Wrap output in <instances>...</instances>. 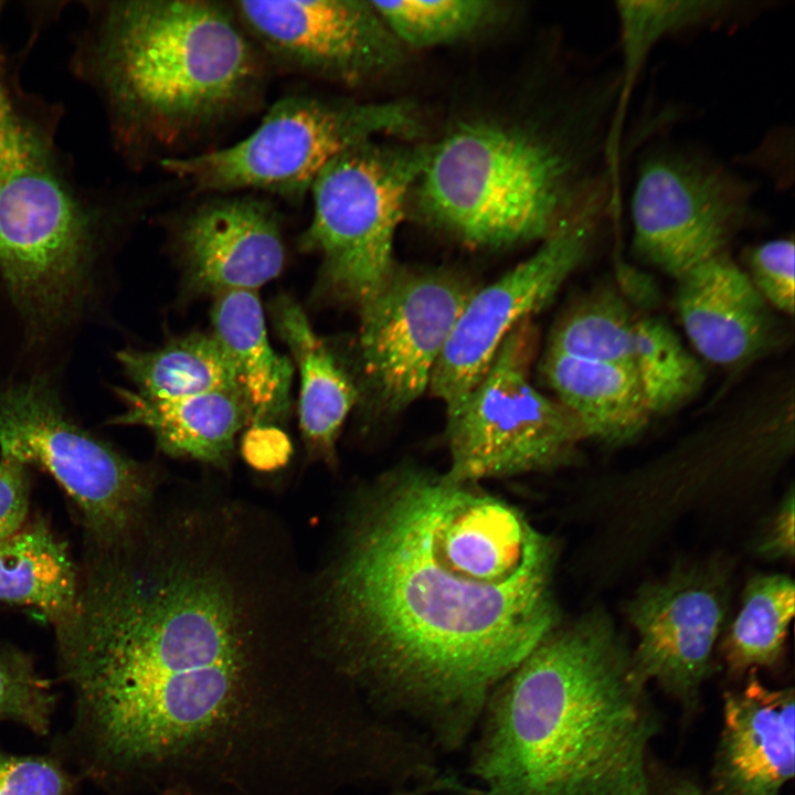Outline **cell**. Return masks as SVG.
<instances>
[{"label": "cell", "mask_w": 795, "mask_h": 795, "mask_svg": "<svg viewBox=\"0 0 795 795\" xmlns=\"http://www.w3.org/2000/svg\"><path fill=\"white\" fill-rule=\"evenodd\" d=\"M97 777L156 795H337L381 725L306 617L225 575L157 576L113 604L65 666Z\"/></svg>", "instance_id": "1"}, {"label": "cell", "mask_w": 795, "mask_h": 795, "mask_svg": "<svg viewBox=\"0 0 795 795\" xmlns=\"http://www.w3.org/2000/svg\"><path fill=\"white\" fill-rule=\"evenodd\" d=\"M555 556L478 484L394 469L354 497L307 586L316 643L375 713L457 751L497 685L560 625Z\"/></svg>", "instance_id": "2"}, {"label": "cell", "mask_w": 795, "mask_h": 795, "mask_svg": "<svg viewBox=\"0 0 795 795\" xmlns=\"http://www.w3.org/2000/svg\"><path fill=\"white\" fill-rule=\"evenodd\" d=\"M647 686L602 610L556 626L488 697L457 795H653Z\"/></svg>", "instance_id": "3"}, {"label": "cell", "mask_w": 795, "mask_h": 795, "mask_svg": "<svg viewBox=\"0 0 795 795\" xmlns=\"http://www.w3.org/2000/svg\"><path fill=\"white\" fill-rule=\"evenodd\" d=\"M71 73L98 97L116 152L137 168L230 120L265 84V56L231 3L78 1Z\"/></svg>", "instance_id": "4"}, {"label": "cell", "mask_w": 795, "mask_h": 795, "mask_svg": "<svg viewBox=\"0 0 795 795\" xmlns=\"http://www.w3.org/2000/svg\"><path fill=\"white\" fill-rule=\"evenodd\" d=\"M621 78L605 67L554 123L460 124L428 146L412 189L431 225L475 247L542 241L619 190Z\"/></svg>", "instance_id": "5"}, {"label": "cell", "mask_w": 795, "mask_h": 795, "mask_svg": "<svg viewBox=\"0 0 795 795\" xmlns=\"http://www.w3.org/2000/svg\"><path fill=\"white\" fill-rule=\"evenodd\" d=\"M49 25L33 18L14 52L0 36V272L18 308L46 324L77 303L109 233L149 203L132 187L82 183L57 142L63 104L23 85L22 67Z\"/></svg>", "instance_id": "6"}, {"label": "cell", "mask_w": 795, "mask_h": 795, "mask_svg": "<svg viewBox=\"0 0 795 795\" xmlns=\"http://www.w3.org/2000/svg\"><path fill=\"white\" fill-rule=\"evenodd\" d=\"M415 108L406 102L356 103L309 95L278 99L247 137L229 147L160 166L198 192H269L299 201L338 155L383 136L414 138Z\"/></svg>", "instance_id": "7"}, {"label": "cell", "mask_w": 795, "mask_h": 795, "mask_svg": "<svg viewBox=\"0 0 795 795\" xmlns=\"http://www.w3.org/2000/svg\"><path fill=\"white\" fill-rule=\"evenodd\" d=\"M357 145L335 157L311 188L312 218L300 246L321 258L318 292L358 312L394 268V237L428 146Z\"/></svg>", "instance_id": "8"}, {"label": "cell", "mask_w": 795, "mask_h": 795, "mask_svg": "<svg viewBox=\"0 0 795 795\" xmlns=\"http://www.w3.org/2000/svg\"><path fill=\"white\" fill-rule=\"evenodd\" d=\"M0 455L59 483L80 511L84 541L121 539L156 505L157 470L77 425L44 381L0 384Z\"/></svg>", "instance_id": "9"}, {"label": "cell", "mask_w": 795, "mask_h": 795, "mask_svg": "<svg viewBox=\"0 0 795 795\" xmlns=\"http://www.w3.org/2000/svg\"><path fill=\"white\" fill-rule=\"evenodd\" d=\"M757 184L695 144L659 141L638 159L630 193L632 246L677 279L727 253L757 215Z\"/></svg>", "instance_id": "10"}, {"label": "cell", "mask_w": 795, "mask_h": 795, "mask_svg": "<svg viewBox=\"0 0 795 795\" xmlns=\"http://www.w3.org/2000/svg\"><path fill=\"white\" fill-rule=\"evenodd\" d=\"M534 333L530 319L502 341L458 413L447 420L454 481L478 484L548 470L573 459L585 438L574 415L529 380Z\"/></svg>", "instance_id": "11"}, {"label": "cell", "mask_w": 795, "mask_h": 795, "mask_svg": "<svg viewBox=\"0 0 795 795\" xmlns=\"http://www.w3.org/2000/svg\"><path fill=\"white\" fill-rule=\"evenodd\" d=\"M619 199L605 192L562 220L526 261L476 289L436 362L430 389L453 418L490 365L505 338L544 308L583 262Z\"/></svg>", "instance_id": "12"}, {"label": "cell", "mask_w": 795, "mask_h": 795, "mask_svg": "<svg viewBox=\"0 0 795 795\" xmlns=\"http://www.w3.org/2000/svg\"><path fill=\"white\" fill-rule=\"evenodd\" d=\"M475 290L449 271L396 265L359 311L363 384L380 411L400 412L430 388L436 362Z\"/></svg>", "instance_id": "13"}, {"label": "cell", "mask_w": 795, "mask_h": 795, "mask_svg": "<svg viewBox=\"0 0 795 795\" xmlns=\"http://www.w3.org/2000/svg\"><path fill=\"white\" fill-rule=\"evenodd\" d=\"M266 60L307 76L357 85L395 67L403 46L371 1H234Z\"/></svg>", "instance_id": "14"}, {"label": "cell", "mask_w": 795, "mask_h": 795, "mask_svg": "<svg viewBox=\"0 0 795 795\" xmlns=\"http://www.w3.org/2000/svg\"><path fill=\"white\" fill-rule=\"evenodd\" d=\"M728 610V572L719 563L681 566L645 584L625 610L638 635L632 655L640 676L693 706Z\"/></svg>", "instance_id": "15"}, {"label": "cell", "mask_w": 795, "mask_h": 795, "mask_svg": "<svg viewBox=\"0 0 795 795\" xmlns=\"http://www.w3.org/2000/svg\"><path fill=\"white\" fill-rule=\"evenodd\" d=\"M173 243L187 286L199 295L255 292L285 263L277 212L247 194H213L195 204L177 222Z\"/></svg>", "instance_id": "16"}, {"label": "cell", "mask_w": 795, "mask_h": 795, "mask_svg": "<svg viewBox=\"0 0 795 795\" xmlns=\"http://www.w3.org/2000/svg\"><path fill=\"white\" fill-rule=\"evenodd\" d=\"M793 688L755 676L723 702V725L707 795H782L795 771Z\"/></svg>", "instance_id": "17"}, {"label": "cell", "mask_w": 795, "mask_h": 795, "mask_svg": "<svg viewBox=\"0 0 795 795\" xmlns=\"http://www.w3.org/2000/svg\"><path fill=\"white\" fill-rule=\"evenodd\" d=\"M678 280L681 324L706 360L733 365L768 346L774 331L768 304L728 252L697 265Z\"/></svg>", "instance_id": "18"}, {"label": "cell", "mask_w": 795, "mask_h": 795, "mask_svg": "<svg viewBox=\"0 0 795 795\" xmlns=\"http://www.w3.org/2000/svg\"><path fill=\"white\" fill-rule=\"evenodd\" d=\"M271 315L299 368V425L309 458L335 467L338 436L358 400V390L296 300L285 294L277 296Z\"/></svg>", "instance_id": "19"}, {"label": "cell", "mask_w": 795, "mask_h": 795, "mask_svg": "<svg viewBox=\"0 0 795 795\" xmlns=\"http://www.w3.org/2000/svg\"><path fill=\"white\" fill-rule=\"evenodd\" d=\"M118 394L126 410L114 423L144 426L166 455L221 470L230 467L236 434L250 424L240 392L218 391L165 401L148 400L125 389Z\"/></svg>", "instance_id": "20"}, {"label": "cell", "mask_w": 795, "mask_h": 795, "mask_svg": "<svg viewBox=\"0 0 795 795\" xmlns=\"http://www.w3.org/2000/svg\"><path fill=\"white\" fill-rule=\"evenodd\" d=\"M541 369L556 400L577 420L585 438L625 443L635 438L650 418L632 365L585 360L548 349Z\"/></svg>", "instance_id": "21"}, {"label": "cell", "mask_w": 795, "mask_h": 795, "mask_svg": "<svg viewBox=\"0 0 795 795\" xmlns=\"http://www.w3.org/2000/svg\"><path fill=\"white\" fill-rule=\"evenodd\" d=\"M213 336L229 357L250 424L276 425L290 406L294 367L272 348L261 301L251 290L214 297L211 311Z\"/></svg>", "instance_id": "22"}, {"label": "cell", "mask_w": 795, "mask_h": 795, "mask_svg": "<svg viewBox=\"0 0 795 795\" xmlns=\"http://www.w3.org/2000/svg\"><path fill=\"white\" fill-rule=\"evenodd\" d=\"M777 4L742 0H623L614 3L618 29L622 108L651 52L664 41L703 31L733 30Z\"/></svg>", "instance_id": "23"}, {"label": "cell", "mask_w": 795, "mask_h": 795, "mask_svg": "<svg viewBox=\"0 0 795 795\" xmlns=\"http://www.w3.org/2000/svg\"><path fill=\"white\" fill-rule=\"evenodd\" d=\"M78 568L44 520L28 521L0 541V601L32 606L56 626L72 613Z\"/></svg>", "instance_id": "24"}, {"label": "cell", "mask_w": 795, "mask_h": 795, "mask_svg": "<svg viewBox=\"0 0 795 795\" xmlns=\"http://www.w3.org/2000/svg\"><path fill=\"white\" fill-rule=\"evenodd\" d=\"M118 360L137 388L135 392L148 400L240 392L234 368L213 335L192 332L157 349L123 350Z\"/></svg>", "instance_id": "25"}, {"label": "cell", "mask_w": 795, "mask_h": 795, "mask_svg": "<svg viewBox=\"0 0 795 795\" xmlns=\"http://www.w3.org/2000/svg\"><path fill=\"white\" fill-rule=\"evenodd\" d=\"M795 587L784 574H760L746 584L741 608L728 628L722 651L736 675L772 667L780 660L794 616Z\"/></svg>", "instance_id": "26"}, {"label": "cell", "mask_w": 795, "mask_h": 795, "mask_svg": "<svg viewBox=\"0 0 795 795\" xmlns=\"http://www.w3.org/2000/svg\"><path fill=\"white\" fill-rule=\"evenodd\" d=\"M638 316L613 287L585 294L560 318L548 349L593 361L633 364Z\"/></svg>", "instance_id": "27"}, {"label": "cell", "mask_w": 795, "mask_h": 795, "mask_svg": "<svg viewBox=\"0 0 795 795\" xmlns=\"http://www.w3.org/2000/svg\"><path fill=\"white\" fill-rule=\"evenodd\" d=\"M633 364L651 414L682 405L704 379L697 359L677 335L651 317H638Z\"/></svg>", "instance_id": "28"}, {"label": "cell", "mask_w": 795, "mask_h": 795, "mask_svg": "<svg viewBox=\"0 0 795 795\" xmlns=\"http://www.w3.org/2000/svg\"><path fill=\"white\" fill-rule=\"evenodd\" d=\"M402 46L426 49L465 39L496 15V3L484 0L371 1Z\"/></svg>", "instance_id": "29"}, {"label": "cell", "mask_w": 795, "mask_h": 795, "mask_svg": "<svg viewBox=\"0 0 795 795\" xmlns=\"http://www.w3.org/2000/svg\"><path fill=\"white\" fill-rule=\"evenodd\" d=\"M55 704L47 680L35 670L24 653L0 646V721L23 724L36 734H46Z\"/></svg>", "instance_id": "30"}, {"label": "cell", "mask_w": 795, "mask_h": 795, "mask_svg": "<svg viewBox=\"0 0 795 795\" xmlns=\"http://www.w3.org/2000/svg\"><path fill=\"white\" fill-rule=\"evenodd\" d=\"M751 282L774 308L788 315L794 312L795 246L789 237H777L751 248L749 256Z\"/></svg>", "instance_id": "31"}, {"label": "cell", "mask_w": 795, "mask_h": 795, "mask_svg": "<svg viewBox=\"0 0 795 795\" xmlns=\"http://www.w3.org/2000/svg\"><path fill=\"white\" fill-rule=\"evenodd\" d=\"M72 775L50 756L0 751V795H71Z\"/></svg>", "instance_id": "32"}, {"label": "cell", "mask_w": 795, "mask_h": 795, "mask_svg": "<svg viewBox=\"0 0 795 795\" xmlns=\"http://www.w3.org/2000/svg\"><path fill=\"white\" fill-rule=\"evenodd\" d=\"M240 452L251 468L259 473H273L289 463L293 444L277 425L253 424L241 438Z\"/></svg>", "instance_id": "33"}, {"label": "cell", "mask_w": 795, "mask_h": 795, "mask_svg": "<svg viewBox=\"0 0 795 795\" xmlns=\"http://www.w3.org/2000/svg\"><path fill=\"white\" fill-rule=\"evenodd\" d=\"M26 466L0 455V541L15 533L28 520Z\"/></svg>", "instance_id": "34"}, {"label": "cell", "mask_w": 795, "mask_h": 795, "mask_svg": "<svg viewBox=\"0 0 795 795\" xmlns=\"http://www.w3.org/2000/svg\"><path fill=\"white\" fill-rule=\"evenodd\" d=\"M759 551L767 559L794 556V495L792 488L770 524L768 531L763 537Z\"/></svg>", "instance_id": "35"}, {"label": "cell", "mask_w": 795, "mask_h": 795, "mask_svg": "<svg viewBox=\"0 0 795 795\" xmlns=\"http://www.w3.org/2000/svg\"><path fill=\"white\" fill-rule=\"evenodd\" d=\"M664 795H707L695 783L688 780H679L672 783Z\"/></svg>", "instance_id": "36"}, {"label": "cell", "mask_w": 795, "mask_h": 795, "mask_svg": "<svg viewBox=\"0 0 795 795\" xmlns=\"http://www.w3.org/2000/svg\"><path fill=\"white\" fill-rule=\"evenodd\" d=\"M163 795H214V794H205V793H190V792H174V793H168Z\"/></svg>", "instance_id": "37"}]
</instances>
